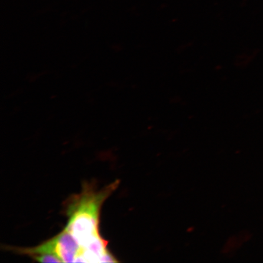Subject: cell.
<instances>
[{
    "label": "cell",
    "instance_id": "cell-1",
    "mask_svg": "<svg viewBox=\"0 0 263 263\" xmlns=\"http://www.w3.org/2000/svg\"><path fill=\"white\" fill-rule=\"evenodd\" d=\"M118 186V181L103 189L85 183L80 193L71 196L65 205L68 222L65 229L70 233L83 252L84 262H116L100 233L102 206Z\"/></svg>",
    "mask_w": 263,
    "mask_h": 263
},
{
    "label": "cell",
    "instance_id": "cell-2",
    "mask_svg": "<svg viewBox=\"0 0 263 263\" xmlns=\"http://www.w3.org/2000/svg\"><path fill=\"white\" fill-rule=\"evenodd\" d=\"M5 249L15 254L28 256L35 261L62 262L55 249L54 237L33 248H17V247L6 246Z\"/></svg>",
    "mask_w": 263,
    "mask_h": 263
}]
</instances>
